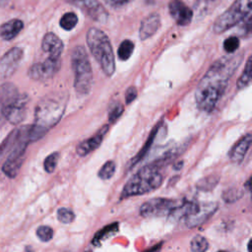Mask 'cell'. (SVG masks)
<instances>
[{
    "mask_svg": "<svg viewBox=\"0 0 252 252\" xmlns=\"http://www.w3.org/2000/svg\"><path fill=\"white\" fill-rule=\"evenodd\" d=\"M241 60V54L227 55L218 59L209 68L195 93L196 104L199 109L210 112L216 107Z\"/></svg>",
    "mask_w": 252,
    "mask_h": 252,
    "instance_id": "1",
    "label": "cell"
},
{
    "mask_svg": "<svg viewBox=\"0 0 252 252\" xmlns=\"http://www.w3.org/2000/svg\"><path fill=\"white\" fill-rule=\"evenodd\" d=\"M67 95L63 93L50 94L44 96L34 110V124L31 125L30 141L34 142L45 135L63 116L66 108Z\"/></svg>",
    "mask_w": 252,
    "mask_h": 252,
    "instance_id": "2",
    "label": "cell"
},
{
    "mask_svg": "<svg viewBox=\"0 0 252 252\" xmlns=\"http://www.w3.org/2000/svg\"><path fill=\"white\" fill-rule=\"evenodd\" d=\"M162 183L159 167L154 162L148 164L134 174L122 190V198L149 193L158 188Z\"/></svg>",
    "mask_w": 252,
    "mask_h": 252,
    "instance_id": "3",
    "label": "cell"
},
{
    "mask_svg": "<svg viewBox=\"0 0 252 252\" xmlns=\"http://www.w3.org/2000/svg\"><path fill=\"white\" fill-rule=\"evenodd\" d=\"M87 42L102 72L111 76L115 71V59L108 36L99 29L91 28L87 33Z\"/></svg>",
    "mask_w": 252,
    "mask_h": 252,
    "instance_id": "4",
    "label": "cell"
},
{
    "mask_svg": "<svg viewBox=\"0 0 252 252\" xmlns=\"http://www.w3.org/2000/svg\"><path fill=\"white\" fill-rule=\"evenodd\" d=\"M71 62L75 74V90L80 94H87L93 86V72L89 57L83 46L74 48Z\"/></svg>",
    "mask_w": 252,
    "mask_h": 252,
    "instance_id": "5",
    "label": "cell"
},
{
    "mask_svg": "<svg viewBox=\"0 0 252 252\" xmlns=\"http://www.w3.org/2000/svg\"><path fill=\"white\" fill-rule=\"evenodd\" d=\"M252 0H235L214 23L213 30L216 33H222L231 29L250 15Z\"/></svg>",
    "mask_w": 252,
    "mask_h": 252,
    "instance_id": "6",
    "label": "cell"
},
{
    "mask_svg": "<svg viewBox=\"0 0 252 252\" xmlns=\"http://www.w3.org/2000/svg\"><path fill=\"white\" fill-rule=\"evenodd\" d=\"M31 125L22 126L11 132L0 145V164L16 149L22 146H28L30 141Z\"/></svg>",
    "mask_w": 252,
    "mask_h": 252,
    "instance_id": "7",
    "label": "cell"
},
{
    "mask_svg": "<svg viewBox=\"0 0 252 252\" xmlns=\"http://www.w3.org/2000/svg\"><path fill=\"white\" fill-rule=\"evenodd\" d=\"M28 101L29 97L26 94H16L3 105L2 116L13 124L20 123L26 116Z\"/></svg>",
    "mask_w": 252,
    "mask_h": 252,
    "instance_id": "8",
    "label": "cell"
},
{
    "mask_svg": "<svg viewBox=\"0 0 252 252\" xmlns=\"http://www.w3.org/2000/svg\"><path fill=\"white\" fill-rule=\"evenodd\" d=\"M175 207L176 203L173 200L165 198H154L145 202L140 207V214L145 218L162 217L170 214Z\"/></svg>",
    "mask_w": 252,
    "mask_h": 252,
    "instance_id": "9",
    "label": "cell"
},
{
    "mask_svg": "<svg viewBox=\"0 0 252 252\" xmlns=\"http://www.w3.org/2000/svg\"><path fill=\"white\" fill-rule=\"evenodd\" d=\"M60 68V59L49 57L43 62L36 63L30 68L29 76L36 81H44L53 77Z\"/></svg>",
    "mask_w": 252,
    "mask_h": 252,
    "instance_id": "10",
    "label": "cell"
},
{
    "mask_svg": "<svg viewBox=\"0 0 252 252\" xmlns=\"http://www.w3.org/2000/svg\"><path fill=\"white\" fill-rule=\"evenodd\" d=\"M65 1L80 8L86 15H88L94 21L104 23L108 18V14L106 10L97 0H65Z\"/></svg>",
    "mask_w": 252,
    "mask_h": 252,
    "instance_id": "11",
    "label": "cell"
},
{
    "mask_svg": "<svg viewBox=\"0 0 252 252\" xmlns=\"http://www.w3.org/2000/svg\"><path fill=\"white\" fill-rule=\"evenodd\" d=\"M218 210V204L214 202L198 204L194 211L185 217L186 225L189 227H196L204 223L208 219L211 218Z\"/></svg>",
    "mask_w": 252,
    "mask_h": 252,
    "instance_id": "12",
    "label": "cell"
},
{
    "mask_svg": "<svg viewBox=\"0 0 252 252\" xmlns=\"http://www.w3.org/2000/svg\"><path fill=\"white\" fill-rule=\"evenodd\" d=\"M23 57V50L14 47L4 54L0 59V77L7 78L15 73Z\"/></svg>",
    "mask_w": 252,
    "mask_h": 252,
    "instance_id": "13",
    "label": "cell"
},
{
    "mask_svg": "<svg viewBox=\"0 0 252 252\" xmlns=\"http://www.w3.org/2000/svg\"><path fill=\"white\" fill-rule=\"evenodd\" d=\"M26 149H27V146H23L16 149L3 161L2 169L4 173L9 177H15L18 174L19 169L21 168L25 158Z\"/></svg>",
    "mask_w": 252,
    "mask_h": 252,
    "instance_id": "14",
    "label": "cell"
},
{
    "mask_svg": "<svg viewBox=\"0 0 252 252\" xmlns=\"http://www.w3.org/2000/svg\"><path fill=\"white\" fill-rule=\"evenodd\" d=\"M168 10L170 16L178 25L186 26L190 24L193 12L181 0H171L168 4Z\"/></svg>",
    "mask_w": 252,
    "mask_h": 252,
    "instance_id": "15",
    "label": "cell"
},
{
    "mask_svg": "<svg viewBox=\"0 0 252 252\" xmlns=\"http://www.w3.org/2000/svg\"><path fill=\"white\" fill-rule=\"evenodd\" d=\"M108 131V125L103 126L101 129H99V131L93 137H91L88 140L83 141L81 144L78 145L76 152L80 157H85L88 154H90L91 152H93L94 150H95L96 148L99 147V145L101 144L105 134Z\"/></svg>",
    "mask_w": 252,
    "mask_h": 252,
    "instance_id": "16",
    "label": "cell"
},
{
    "mask_svg": "<svg viewBox=\"0 0 252 252\" xmlns=\"http://www.w3.org/2000/svg\"><path fill=\"white\" fill-rule=\"evenodd\" d=\"M41 47L44 52H47L49 57L60 59V55L63 51V43L61 39L52 32H48L44 35Z\"/></svg>",
    "mask_w": 252,
    "mask_h": 252,
    "instance_id": "17",
    "label": "cell"
},
{
    "mask_svg": "<svg viewBox=\"0 0 252 252\" xmlns=\"http://www.w3.org/2000/svg\"><path fill=\"white\" fill-rule=\"evenodd\" d=\"M160 26V18L157 13H153L146 17L140 26L139 35L142 40H145L154 35Z\"/></svg>",
    "mask_w": 252,
    "mask_h": 252,
    "instance_id": "18",
    "label": "cell"
},
{
    "mask_svg": "<svg viewBox=\"0 0 252 252\" xmlns=\"http://www.w3.org/2000/svg\"><path fill=\"white\" fill-rule=\"evenodd\" d=\"M252 142L251 134L248 133L245 136H243L231 149L229 153L230 160L234 163H240L244 157L246 156Z\"/></svg>",
    "mask_w": 252,
    "mask_h": 252,
    "instance_id": "19",
    "label": "cell"
},
{
    "mask_svg": "<svg viewBox=\"0 0 252 252\" xmlns=\"http://www.w3.org/2000/svg\"><path fill=\"white\" fill-rule=\"evenodd\" d=\"M23 27L24 24L21 20H10L0 27V36L5 40H11L20 33Z\"/></svg>",
    "mask_w": 252,
    "mask_h": 252,
    "instance_id": "20",
    "label": "cell"
},
{
    "mask_svg": "<svg viewBox=\"0 0 252 252\" xmlns=\"http://www.w3.org/2000/svg\"><path fill=\"white\" fill-rule=\"evenodd\" d=\"M251 81V57H248L245 68L237 81V89L241 90L246 88Z\"/></svg>",
    "mask_w": 252,
    "mask_h": 252,
    "instance_id": "21",
    "label": "cell"
},
{
    "mask_svg": "<svg viewBox=\"0 0 252 252\" xmlns=\"http://www.w3.org/2000/svg\"><path fill=\"white\" fill-rule=\"evenodd\" d=\"M190 247L192 252H206L209 248V243L204 236L196 235L192 238Z\"/></svg>",
    "mask_w": 252,
    "mask_h": 252,
    "instance_id": "22",
    "label": "cell"
},
{
    "mask_svg": "<svg viewBox=\"0 0 252 252\" xmlns=\"http://www.w3.org/2000/svg\"><path fill=\"white\" fill-rule=\"evenodd\" d=\"M78 23V17L75 13L68 12L64 14L60 19V26L66 31H70L76 27Z\"/></svg>",
    "mask_w": 252,
    "mask_h": 252,
    "instance_id": "23",
    "label": "cell"
},
{
    "mask_svg": "<svg viewBox=\"0 0 252 252\" xmlns=\"http://www.w3.org/2000/svg\"><path fill=\"white\" fill-rule=\"evenodd\" d=\"M134 50V43L129 40V39H125L123 40L118 48V57L120 60H127L131 55L132 52Z\"/></svg>",
    "mask_w": 252,
    "mask_h": 252,
    "instance_id": "24",
    "label": "cell"
},
{
    "mask_svg": "<svg viewBox=\"0 0 252 252\" xmlns=\"http://www.w3.org/2000/svg\"><path fill=\"white\" fill-rule=\"evenodd\" d=\"M218 182H219V177H217V176H207V177H204V178L200 179L197 182L196 187L199 190H202V191H211L212 189H214L217 186Z\"/></svg>",
    "mask_w": 252,
    "mask_h": 252,
    "instance_id": "25",
    "label": "cell"
},
{
    "mask_svg": "<svg viewBox=\"0 0 252 252\" xmlns=\"http://www.w3.org/2000/svg\"><path fill=\"white\" fill-rule=\"evenodd\" d=\"M115 169H116V165H115V162L112 161V160H108L106 161L102 166L101 168L99 169L98 171V176L99 178L101 179H109L113 176V174L115 173Z\"/></svg>",
    "mask_w": 252,
    "mask_h": 252,
    "instance_id": "26",
    "label": "cell"
},
{
    "mask_svg": "<svg viewBox=\"0 0 252 252\" xmlns=\"http://www.w3.org/2000/svg\"><path fill=\"white\" fill-rule=\"evenodd\" d=\"M117 228H118L117 223H112V224H109V225L105 226L103 229L98 231V233L95 235V237H94L93 244H96L97 241H101L102 239L108 237L110 234L114 233L117 230Z\"/></svg>",
    "mask_w": 252,
    "mask_h": 252,
    "instance_id": "27",
    "label": "cell"
},
{
    "mask_svg": "<svg viewBox=\"0 0 252 252\" xmlns=\"http://www.w3.org/2000/svg\"><path fill=\"white\" fill-rule=\"evenodd\" d=\"M57 219L62 223H70L75 220V214L68 208H60L57 211Z\"/></svg>",
    "mask_w": 252,
    "mask_h": 252,
    "instance_id": "28",
    "label": "cell"
},
{
    "mask_svg": "<svg viewBox=\"0 0 252 252\" xmlns=\"http://www.w3.org/2000/svg\"><path fill=\"white\" fill-rule=\"evenodd\" d=\"M58 159H59V154L58 153H52L48 157H46V158L44 159V163H43L45 171L49 172V173L53 172L54 169L56 168Z\"/></svg>",
    "mask_w": 252,
    "mask_h": 252,
    "instance_id": "29",
    "label": "cell"
},
{
    "mask_svg": "<svg viewBox=\"0 0 252 252\" xmlns=\"http://www.w3.org/2000/svg\"><path fill=\"white\" fill-rule=\"evenodd\" d=\"M243 193L237 188H229L223 192L222 198L226 203H233L242 197Z\"/></svg>",
    "mask_w": 252,
    "mask_h": 252,
    "instance_id": "30",
    "label": "cell"
},
{
    "mask_svg": "<svg viewBox=\"0 0 252 252\" xmlns=\"http://www.w3.org/2000/svg\"><path fill=\"white\" fill-rule=\"evenodd\" d=\"M36 235L41 241L47 242L53 237V229L50 226L41 225L36 229Z\"/></svg>",
    "mask_w": 252,
    "mask_h": 252,
    "instance_id": "31",
    "label": "cell"
},
{
    "mask_svg": "<svg viewBox=\"0 0 252 252\" xmlns=\"http://www.w3.org/2000/svg\"><path fill=\"white\" fill-rule=\"evenodd\" d=\"M239 47V39L236 36H230L223 42V48L227 53H233Z\"/></svg>",
    "mask_w": 252,
    "mask_h": 252,
    "instance_id": "32",
    "label": "cell"
},
{
    "mask_svg": "<svg viewBox=\"0 0 252 252\" xmlns=\"http://www.w3.org/2000/svg\"><path fill=\"white\" fill-rule=\"evenodd\" d=\"M123 112V106L120 104V103H116L109 111V114H108V121L110 123H113L115 122L119 117L120 115L122 114Z\"/></svg>",
    "mask_w": 252,
    "mask_h": 252,
    "instance_id": "33",
    "label": "cell"
},
{
    "mask_svg": "<svg viewBox=\"0 0 252 252\" xmlns=\"http://www.w3.org/2000/svg\"><path fill=\"white\" fill-rule=\"evenodd\" d=\"M136 97H137V90H136V88L135 87L128 88V90L126 91V94H125L126 103L127 104L131 103Z\"/></svg>",
    "mask_w": 252,
    "mask_h": 252,
    "instance_id": "34",
    "label": "cell"
},
{
    "mask_svg": "<svg viewBox=\"0 0 252 252\" xmlns=\"http://www.w3.org/2000/svg\"><path fill=\"white\" fill-rule=\"evenodd\" d=\"M104 1L106 2V4H108L113 8H121L126 4H128L131 0H104Z\"/></svg>",
    "mask_w": 252,
    "mask_h": 252,
    "instance_id": "35",
    "label": "cell"
},
{
    "mask_svg": "<svg viewBox=\"0 0 252 252\" xmlns=\"http://www.w3.org/2000/svg\"><path fill=\"white\" fill-rule=\"evenodd\" d=\"M160 246H161V243H160V244H158V245L154 246L153 248H151L150 250H148V251H146V252H159V250H160Z\"/></svg>",
    "mask_w": 252,
    "mask_h": 252,
    "instance_id": "36",
    "label": "cell"
},
{
    "mask_svg": "<svg viewBox=\"0 0 252 252\" xmlns=\"http://www.w3.org/2000/svg\"><path fill=\"white\" fill-rule=\"evenodd\" d=\"M8 1H9V0H0V6H5V5H7Z\"/></svg>",
    "mask_w": 252,
    "mask_h": 252,
    "instance_id": "37",
    "label": "cell"
},
{
    "mask_svg": "<svg viewBox=\"0 0 252 252\" xmlns=\"http://www.w3.org/2000/svg\"><path fill=\"white\" fill-rule=\"evenodd\" d=\"M218 252H226V251H224V250H220V251H218Z\"/></svg>",
    "mask_w": 252,
    "mask_h": 252,
    "instance_id": "38",
    "label": "cell"
},
{
    "mask_svg": "<svg viewBox=\"0 0 252 252\" xmlns=\"http://www.w3.org/2000/svg\"><path fill=\"white\" fill-rule=\"evenodd\" d=\"M88 252H91V251H88Z\"/></svg>",
    "mask_w": 252,
    "mask_h": 252,
    "instance_id": "39",
    "label": "cell"
}]
</instances>
